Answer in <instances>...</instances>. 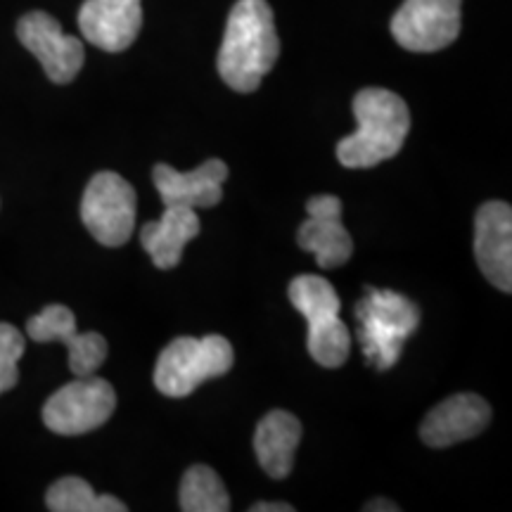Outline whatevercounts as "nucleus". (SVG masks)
I'll return each mask as SVG.
<instances>
[{
    "mask_svg": "<svg viewBox=\"0 0 512 512\" xmlns=\"http://www.w3.org/2000/svg\"><path fill=\"white\" fill-rule=\"evenodd\" d=\"M280 55L273 10L266 0H238L230 10L219 50L221 79L238 93H254Z\"/></svg>",
    "mask_w": 512,
    "mask_h": 512,
    "instance_id": "obj_1",
    "label": "nucleus"
},
{
    "mask_svg": "<svg viewBox=\"0 0 512 512\" xmlns=\"http://www.w3.org/2000/svg\"><path fill=\"white\" fill-rule=\"evenodd\" d=\"M356 133L337 145L339 164L347 169H370L396 157L411 133L406 100L387 88H366L354 98Z\"/></svg>",
    "mask_w": 512,
    "mask_h": 512,
    "instance_id": "obj_2",
    "label": "nucleus"
},
{
    "mask_svg": "<svg viewBox=\"0 0 512 512\" xmlns=\"http://www.w3.org/2000/svg\"><path fill=\"white\" fill-rule=\"evenodd\" d=\"M290 302L309 323V354L318 366L339 368L347 363L351 335L339 318L337 290L320 275H299L290 283Z\"/></svg>",
    "mask_w": 512,
    "mask_h": 512,
    "instance_id": "obj_3",
    "label": "nucleus"
},
{
    "mask_svg": "<svg viewBox=\"0 0 512 512\" xmlns=\"http://www.w3.org/2000/svg\"><path fill=\"white\" fill-rule=\"evenodd\" d=\"M235 354L226 337H178L157 358L155 387L171 399L190 396L202 382L223 377Z\"/></svg>",
    "mask_w": 512,
    "mask_h": 512,
    "instance_id": "obj_4",
    "label": "nucleus"
},
{
    "mask_svg": "<svg viewBox=\"0 0 512 512\" xmlns=\"http://www.w3.org/2000/svg\"><path fill=\"white\" fill-rule=\"evenodd\" d=\"M358 339L363 354L380 370L392 368L401 356V347L418 330L420 309L411 299L387 290H368L356 306Z\"/></svg>",
    "mask_w": 512,
    "mask_h": 512,
    "instance_id": "obj_5",
    "label": "nucleus"
},
{
    "mask_svg": "<svg viewBox=\"0 0 512 512\" xmlns=\"http://www.w3.org/2000/svg\"><path fill=\"white\" fill-rule=\"evenodd\" d=\"M136 207L133 185L114 171H100L83 192L81 221L100 245L121 247L136 230Z\"/></svg>",
    "mask_w": 512,
    "mask_h": 512,
    "instance_id": "obj_6",
    "label": "nucleus"
},
{
    "mask_svg": "<svg viewBox=\"0 0 512 512\" xmlns=\"http://www.w3.org/2000/svg\"><path fill=\"white\" fill-rule=\"evenodd\" d=\"M117 394L107 380L95 375L76 377L50 396L43 406V422L50 432L62 437H79L93 432L112 418Z\"/></svg>",
    "mask_w": 512,
    "mask_h": 512,
    "instance_id": "obj_7",
    "label": "nucleus"
},
{
    "mask_svg": "<svg viewBox=\"0 0 512 512\" xmlns=\"http://www.w3.org/2000/svg\"><path fill=\"white\" fill-rule=\"evenodd\" d=\"M463 0H403L392 19V36L411 53H437L460 34Z\"/></svg>",
    "mask_w": 512,
    "mask_h": 512,
    "instance_id": "obj_8",
    "label": "nucleus"
},
{
    "mask_svg": "<svg viewBox=\"0 0 512 512\" xmlns=\"http://www.w3.org/2000/svg\"><path fill=\"white\" fill-rule=\"evenodd\" d=\"M17 38L41 62L43 72L53 83H72L79 76L86 53L76 36H67L60 22L48 12H29L17 22Z\"/></svg>",
    "mask_w": 512,
    "mask_h": 512,
    "instance_id": "obj_9",
    "label": "nucleus"
},
{
    "mask_svg": "<svg viewBox=\"0 0 512 512\" xmlns=\"http://www.w3.org/2000/svg\"><path fill=\"white\" fill-rule=\"evenodd\" d=\"M27 332L34 342H64L69 347V368L76 377L93 375L107 358V339L100 332L79 335L74 313L62 304H50L29 318Z\"/></svg>",
    "mask_w": 512,
    "mask_h": 512,
    "instance_id": "obj_10",
    "label": "nucleus"
},
{
    "mask_svg": "<svg viewBox=\"0 0 512 512\" xmlns=\"http://www.w3.org/2000/svg\"><path fill=\"white\" fill-rule=\"evenodd\" d=\"M309 219L302 223L297 242L316 256L320 268L344 266L354 254V240L342 223V202L335 195H316L306 202Z\"/></svg>",
    "mask_w": 512,
    "mask_h": 512,
    "instance_id": "obj_11",
    "label": "nucleus"
},
{
    "mask_svg": "<svg viewBox=\"0 0 512 512\" xmlns=\"http://www.w3.org/2000/svg\"><path fill=\"white\" fill-rule=\"evenodd\" d=\"M475 259L484 278L498 290H512V209L486 202L475 219Z\"/></svg>",
    "mask_w": 512,
    "mask_h": 512,
    "instance_id": "obj_12",
    "label": "nucleus"
},
{
    "mask_svg": "<svg viewBox=\"0 0 512 512\" xmlns=\"http://www.w3.org/2000/svg\"><path fill=\"white\" fill-rule=\"evenodd\" d=\"M79 29L95 48L121 53L143 29V0H86L79 10Z\"/></svg>",
    "mask_w": 512,
    "mask_h": 512,
    "instance_id": "obj_13",
    "label": "nucleus"
},
{
    "mask_svg": "<svg viewBox=\"0 0 512 512\" xmlns=\"http://www.w3.org/2000/svg\"><path fill=\"white\" fill-rule=\"evenodd\" d=\"M228 178V166L221 159H207L192 171H176L169 164H157L152 181L162 197L164 207L209 209L223 200V181Z\"/></svg>",
    "mask_w": 512,
    "mask_h": 512,
    "instance_id": "obj_14",
    "label": "nucleus"
},
{
    "mask_svg": "<svg viewBox=\"0 0 512 512\" xmlns=\"http://www.w3.org/2000/svg\"><path fill=\"white\" fill-rule=\"evenodd\" d=\"M491 422V406L477 394H456L441 401L422 420L420 439L432 448H446L482 434Z\"/></svg>",
    "mask_w": 512,
    "mask_h": 512,
    "instance_id": "obj_15",
    "label": "nucleus"
},
{
    "mask_svg": "<svg viewBox=\"0 0 512 512\" xmlns=\"http://www.w3.org/2000/svg\"><path fill=\"white\" fill-rule=\"evenodd\" d=\"M202 223L197 211L190 207H164L159 221H150L140 228V245L152 256L159 271H171L181 264L183 249L200 235Z\"/></svg>",
    "mask_w": 512,
    "mask_h": 512,
    "instance_id": "obj_16",
    "label": "nucleus"
},
{
    "mask_svg": "<svg viewBox=\"0 0 512 512\" xmlns=\"http://www.w3.org/2000/svg\"><path fill=\"white\" fill-rule=\"evenodd\" d=\"M302 441V422L287 411H271L256 425L254 451L259 465L273 479H285L294 467V453Z\"/></svg>",
    "mask_w": 512,
    "mask_h": 512,
    "instance_id": "obj_17",
    "label": "nucleus"
},
{
    "mask_svg": "<svg viewBox=\"0 0 512 512\" xmlns=\"http://www.w3.org/2000/svg\"><path fill=\"white\" fill-rule=\"evenodd\" d=\"M46 505L53 512H126V503L114 496H98L81 477H62L50 486Z\"/></svg>",
    "mask_w": 512,
    "mask_h": 512,
    "instance_id": "obj_18",
    "label": "nucleus"
},
{
    "mask_svg": "<svg viewBox=\"0 0 512 512\" xmlns=\"http://www.w3.org/2000/svg\"><path fill=\"white\" fill-rule=\"evenodd\" d=\"M181 510L185 512H226L230 496L221 477L209 465H192L181 482Z\"/></svg>",
    "mask_w": 512,
    "mask_h": 512,
    "instance_id": "obj_19",
    "label": "nucleus"
},
{
    "mask_svg": "<svg viewBox=\"0 0 512 512\" xmlns=\"http://www.w3.org/2000/svg\"><path fill=\"white\" fill-rule=\"evenodd\" d=\"M24 335L15 325L0 323V394L10 392L19 382L17 363L24 356Z\"/></svg>",
    "mask_w": 512,
    "mask_h": 512,
    "instance_id": "obj_20",
    "label": "nucleus"
},
{
    "mask_svg": "<svg viewBox=\"0 0 512 512\" xmlns=\"http://www.w3.org/2000/svg\"><path fill=\"white\" fill-rule=\"evenodd\" d=\"M252 512H292L290 503H256L249 508Z\"/></svg>",
    "mask_w": 512,
    "mask_h": 512,
    "instance_id": "obj_21",
    "label": "nucleus"
},
{
    "mask_svg": "<svg viewBox=\"0 0 512 512\" xmlns=\"http://www.w3.org/2000/svg\"><path fill=\"white\" fill-rule=\"evenodd\" d=\"M363 510L366 512H396L399 510V505H394L392 501H384V498H377V501L368 503Z\"/></svg>",
    "mask_w": 512,
    "mask_h": 512,
    "instance_id": "obj_22",
    "label": "nucleus"
}]
</instances>
